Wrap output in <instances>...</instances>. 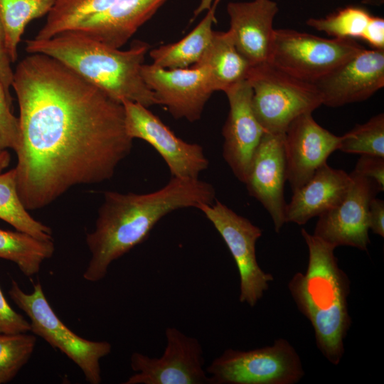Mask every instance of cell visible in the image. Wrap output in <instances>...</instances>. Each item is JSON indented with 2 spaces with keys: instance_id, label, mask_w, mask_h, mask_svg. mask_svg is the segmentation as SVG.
<instances>
[{
  "instance_id": "obj_10",
  "label": "cell",
  "mask_w": 384,
  "mask_h": 384,
  "mask_svg": "<svg viewBox=\"0 0 384 384\" xmlns=\"http://www.w3.org/2000/svg\"><path fill=\"white\" fill-rule=\"evenodd\" d=\"M163 354L149 357L134 352L130 357L135 372L124 384H206L210 379L203 368V351L199 341L176 327L165 331Z\"/></svg>"
},
{
  "instance_id": "obj_4",
  "label": "cell",
  "mask_w": 384,
  "mask_h": 384,
  "mask_svg": "<svg viewBox=\"0 0 384 384\" xmlns=\"http://www.w3.org/2000/svg\"><path fill=\"white\" fill-rule=\"evenodd\" d=\"M301 233L309 250L308 265L304 273L294 274L288 288L314 329L317 348L331 363L338 365L351 325L348 306L350 280L338 266L334 246L304 228Z\"/></svg>"
},
{
  "instance_id": "obj_19",
  "label": "cell",
  "mask_w": 384,
  "mask_h": 384,
  "mask_svg": "<svg viewBox=\"0 0 384 384\" xmlns=\"http://www.w3.org/2000/svg\"><path fill=\"white\" fill-rule=\"evenodd\" d=\"M167 0H117L73 29L113 48L119 49Z\"/></svg>"
},
{
  "instance_id": "obj_29",
  "label": "cell",
  "mask_w": 384,
  "mask_h": 384,
  "mask_svg": "<svg viewBox=\"0 0 384 384\" xmlns=\"http://www.w3.org/2000/svg\"><path fill=\"white\" fill-rule=\"evenodd\" d=\"M36 343L35 334H0V384L10 382L30 359Z\"/></svg>"
},
{
  "instance_id": "obj_27",
  "label": "cell",
  "mask_w": 384,
  "mask_h": 384,
  "mask_svg": "<svg viewBox=\"0 0 384 384\" xmlns=\"http://www.w3.org/2000/svg\"><path fill=\"white\" fill-rule=\"evenodd\" d=\"M345 153L384 157V114L380 113L366 122L356 125L341 136L338 149Z\"/></svg>"
},
{
  "instance_id": "obj_18",
  "label": "cell",
  "mask_w": 384,
  "mask_h": 384,
  "mask_svg": "<svg viewBox=\"0 0 384 384\" xmlns=\"http://www.w3.org/2000/svg\"><path fill=\"white\" fill-rule=\"evenodd\" d=\"M279 11L272 0L230 2L227 12L235 46L252 66L269 61Z\"/></svg>"
},
{
  "instance_id": "obj_7",
  "label": "cell",
  "mask_w": 384,
  "mask_h": 384,
  "mask_svg": "<svg viewBox=\"0 0 384 384\" xmlns=\"http://www.w3.org/2000/svg\"><path fill=\"white\" fill-rule=\"evenodd\" d=\"M206 371L210 384H295L304 375L299 354L284 338L249 351L226 349Z\"/></svg>"
},
{
  "instance_id": "obj_11",
  "label": "cell",
  "mask_w": 384,
  "mask_h": 384,
  "mask_svg": "<svg viewBox=\"0 0 384 384\" xmlns=\"http://www.w3.org/2000/svg\"><path fill=\"white\" fill-rule=\"evenodd\" d=\"M122 104L127 134L151 145L165 161L171 177L196 179L208 169L209 161L201 145L176 137L147 107L128 100Z\"/></svg>"
},
{
  "instance_id": "obj_34",
  "label": "cell",
  "mask_w": 384,
  "mask_h": 384,
  "mask_svg": "<svg viewBox=\"0 0 384 384\" xmlns=\"http://www.w3.org/2000/svg\"><path fill=\"white\" fill-rule=\"evenodd\" d=\"M360 38L373 49L384 50V19L372 16Z\"/></svg>"
},
{
  "instance_id": "obj_36",
  "label": "cell",
  "mask_w": 384,
  "mask_h": 384,
  "mask_svg": "<svg viewBox=\"0 0 384 384\" xmlns=\"http://www.w3.org/2000/svg\"><path fill=\"white\" fill-rule=\"evenodd\" d=\"M11 161L10 154L6 150L0 149V174L9 165Z\"/></svg>"
},
{
  "instance_id": "obj_23",
  "label": "cell",
  "mask_w": 384,
  "mask_h": 384,
  "mask_svg": "<svg viewBox=\"0 0 384 384\" xmlns=\"http://www.w3.org/2000/svg\"><path fill=\"white\" fill-rule=\"evenodd\" d=\"M54 251L53 240L0 228V258L14 262L26 277L38 274L42 263L51 257Z\"/></svg>"
},
{
  "instance_id": "obj_15",
  "label": "cell",
  "mask_w": 384,
  "mask_h": 384,
  "mask_svg": "<svg viewBox=\"0 0 384 384\" xmlns=\"http://www.w3.org/2000/svg\"><path fill=\"white\" fill-rule=\"evenodd\" d=\"M229 112L223 127V156L235 176L245 183L253 155L266 132L252 104V90L247 80L224 92Z\"/></svg>"
},
{
  "instance_id": "obj_16",
  "label": "cell",
  "mask_w": 384,
  "mask_h": 384,
  "mask_svg": "<svg viewBox=\"0 0 384 384\" xmlns=\"http://www.w3.org/2000/svg\"><path fill=\"white\" fill-rule=\"evenodd\" d=\"M284 134L265 132L253 155L245 181L249 194L269 213L276 233L285 221L287 181Z\"/></svg>"
},
{
  "instance_id": "obj_22",
  "label": "cell",
  "mask_w": 384,
  "mask_h": 384,
  "mask_svg": "<svg viewBox=\"0 0 384 384\" xmlns=\"http://www.w3.org/2000/svg\"><path fill=\"white\" fill-rule=\"evenodd\" d=\"M220 0H215L205 17L181 40L150 50L152 64L166 69L186 68L201 59L210 43L215 21V13Z\"/></svg>"
},
{
  "instance_id": "obj_14",
  "label": "cell",
  "mask_w": 384,
  "mask_h": 384,
  "mask_svg": "<svg viewBox=\"0 0 384 384\" xmlns=\"http://www.w3.org/2000/svg\"><path fill=\"white\" fill-rule=\"evenodd\" d=\"M313 84L328 107L366 100L384 86V50L363 48Z\"/></svg>"
},
{
  "instance_id": "obj_26",
  "label": "cell",
  "mask_w": 384,
  "mask_h": 384,
  "mask_svg": "<svg viewBox=\"0 0 384 384\" xmlns=\"http://www.w3.org/2000/svg\"><path fill=\"white\" fill-rule=\"evenodd\" d=\"M117 0H54L46 21L34 38H50L73 29L85 19L107 9Z\"/></svg>"
},
{
  "instance_id": "obj_6",
  "label": "cell",
  "mask_w": 384,
  "mask_h": 384,
  "mask_svg": "<svg viewBox=\"0 0 384 384\" xmlns=\"http://www.w3.org/2000/svg\"><path fill=\"white\" fill-rule=\"evenodd\" d=\"M9 295L30 319L33 334L60 350L78 366L86 381L90 384L102 382L100 361L110 353L112 345L109 342L90 341L75 334L56 315L39 282L34 284L33 292L28 294L16 281L11 279Z\"/></svg>"
},
{
  "instance_id": "obj_5",
  "label": "cell",
  "mask_w": 384,
  "mask_h": 384,
  "mask_svg": "<svg viewBox=\"0 0 384 384\" xmlns=\"http://www.w3.org/2000/svg\"><path fill=\"white\" fill-rule=\"evenodd\" d=\"M246 80L252 90L255 114L266 132L284 134L299 115L322 105L315 85L267 62L252 66Z\"/></svg>"
},
{
  "instance_id": "obj_13",
  "label": "cell",
  "mask_w": 384,
  "mask_h": 384,
  "mask_svg": "<svg viewBox=\"0 0 384 384\" xmlns=\"http://www.w3.org/2000/svg\"><path fill=\"white\" fill-rule=\"evenodd\" d=\"M350 174L351 183L346 193L319 216L313 235L335 247L351 246L367 250L369 205L379 191L372 180L353 171Z\"/></svg>"
},
{
  "instance_id": "obj_8",
  "label": "cell",
  "mask_w": 384,
  "mask_h": 384,
  "mask_svg": "<svg viewBox=\"0 0 384 384\" xmlns=\"http://www.w3.org/2000/svg\"><path fill=\"white\" fill-rule=\"evenodd\" d=\"M363 48L353 38H324L292 29H274L268 63L313 83Z\"/></svg>"
},
{
  "instance_id": "obj_12",
  "label": "cell",
  "mask_w": 384,
  "mask_h": 384,
  "mask_svg": "<svg viewBox=\"0 0 384 384\" xmlns=\"http://www.w3.org/2000/svg\"><path fill=\"white\" fill-rule=\"evenodd\" d=\"M141 73L159 105H164L177 119L198 120L214 92L208 73L202 66L166 69L152 63L143 64Z\"/></svg>"
},
{
  "instance_id": "obj_2",
  "label": "cell",
  "mask_w": 384,
  "mask_h": 384,
  "mask_svg": "<svg viewBox=\"0 0 384 384\" xmlns=\"http://www.w3.org/2000/svg\"><path fill=\"white\" fill-rule=\"evenodd\" d=\"M215 200L212 184L199 178L171 177L160 189L137 194L106 191L95 230L86 235L91 258L83 278L102 280L110 265L146 240L156 224L179 209L198 208Z\"/></svg>"
},
{
  "instance_id": "obj_21",
  "label": "cell",
  "mask_w": 384,
  "mask_h": 384,
  "mask_svg": "<svg viewBox=\"0 0 384 384\" xmlns=\"http://www.w3.org/2000/svg\"><path fill=\"white\" fill-rule=\"evenodd\" d=\"M194 65L206 70L214 92H225L246 80L251 68L236 48L229 31H214L210 45Z\"/></svg>"
},
{
  "instance_id": "obj_24",
  "label": "cell",
  "mask_w": 384,
  "mask_h": 384,
  "mask_svg": "<svg viewBox=\"0 0 384 384\" xmlns=\"http://www.w3.org/2000/svg\"><path fill=\"white\" fill-rule=\"evenodd\" d=\"M0 219L37 239L53 240L51 229L34 219L22 203L15 168L0 174Z\"/></svg>"
},
{
  "instance_id": "obj_32",
  "label": "cell",
  "mask_w": 384,
  "mask_h": 384,
  "mask_svg": "<svg viewBox=\"0 0 384 384\" xmlns=\"http://www.w3.org/2000/svg\"><path fill=\"white\" fill-rule=\"evenodd\" d=\"M353 171L372 180L379 192L384 191V157L361 155Z\"/></svg>"
},
{
  "instance_id": "obj_31",
  "label": "cell",
  "mask_w": 384,
  "mask_h": 384,
  "mask_svg": "<svg viewBox=\"0 0 384 384\" xmlns=\"http://www.w3.org/2000/svg\"><path fill=\"white\" fill-rule=\"evenodd\" d=\"M31 324L9 304L0 287V334L31 331Z\"/></svg>"
},
{
  "instance_id": "obj_33",
  "label": "cell",
  "mask_w": 384,
  "mask_h": 384,
  "mask_svg": "<svg viewBox=\"0 0 384 384\" xmlns=\"http://www.w3.org/2000/svg\"><path fill=\"white\" fill-rule=\"evenodd\" d=\"M11 63L6 49L5 31L0 19V82L9 96H11L10 88L14 78Z\"/></svg>"
},
{
  "instance_id": "obj_17",
  "label": "cell",
  "mask_w": 384,
  "mask_h": 384,
  "mask_svg": "<svg viewBox=\"0 0 384 384\" xmlns=\"http://www.w3.org/2000/svg\"><path fill=\"white\" fill-rule=\"evenodd\" d=\"M341 136L320 126L306 112L294 119L284 132L287 181L292 191L304 185L316 171L338 150Z\"/></svg>"
},
{
  "instance_id": "obj_38",
  "label": "cell",
  "mask_w": 384,
  "mask_h": 384,
  "mask_svg": "<svg viewBox=\"0 0 384 384\" xmlns=\"http://www.w3.org/2000/svg\"><path fill=\"white\" fill-rule=\"evenodd\" d=\"M362 3L370 6H381L384 3V0H362Z\"/></svg>"
},
{
  "instance_id": "obj_3",
  "label": "cell",
  "mask_w": 384,
  "mask_h": 384,
  "mask_svg": "<svg viewBox=\"0 0 384 384\" xmlns=\"http://www.w3.org/2000/svg\"><path fill=\"white\" fill-rule=\"evenodd\" d=\"M149 48L136 41L128 50L113 48L71 29L47 39L27 40L25 50L55 58L119 102L148 108L159 105L141 73Z\"/></svg>"
},
{
  "instance_id": "obj_35",
  "label": "cell",
  "mask_w": 384,
  "mask_h": 384,
  "mask_svg": "<svg viewBox=\"0 0 384 384\" xmlns=\"http://www.w3.org/2000/svg\"><path fill=\"white\" fill-rule=\"evenodd\" d=\"M368 226L374 234L384 237V201L375 196L369 205Z\"/></svg>"
},
{
  "instance_id": "obj_25",
  "label": "cell",
  "mask_w": 384,
  "mask_h": 384,
  "mask_svg": "<svg viewBox=\"0 0 384 384\" xmlns=\"http://www.w3.org/2000/svg\"><path fill=\"white\" fill-rule=\"evenodd\" d=\"M54 0H0V19L11 63L17 60L18 45L26 26L33 20L47 15Z\"/></svg>"
},
{
  "instance_id": "obj_1",
  "label": "cell",
  "mask_w": 384,
  "mask_h": 384,
  "mask_svg": "<svg viewBox=\"0 0 384 384\" xmlns=\"http://www.w3.org/2000/svg\"><path fill=\"white\" fill-rule=\"evenodd\" d=\"M11 87L19 107L17 190L26 210L110 179L129 154L123 104L55 58L29 53Z\"/></svg>"
},
{
  "instance_id": "obj_30",
  "label": "cell",
  "mask_w": 384,
  "mask_h": 384,
  "mask_svg": "<svg viewBox=\"0 0 384 384\" xmlns=\"http://www.w3.org/2000/svg\"><path fill=\"white\" fill-rule=\"evenodd\" d=\"M12 97L0 82V149L16 150L19 140L18 118L11 111Z\"/></svg>"
},
{
  "instance_id": "obj_9",
  "label": "cell",
  "mask_w": 384,
  "mask_h": 384,
  "mask_svg": "<svg viewBox=\"0 0 384 384\" xmlns=\"http://www.w3.org/2000/svg\"><path fill=\"white\" fill-rule=\"evenodd\" d=\"M197 208L213 225L234 259L240 277L239 301L255 306L274 279L257 260L256 243L262 230L216 199Z\"/></svg>"
},
{
  "instance_id": "obj_20",
  "label": "cell",
  "mask_w": 384,
  "mask_h": 384,
  "mask_svg": "<svg viewBox=\"0 0 384 384\" xmlns=\"http://www.w3.org/2000/svg\"><path fill=\"white\" fill-rule=\"evenodd\" d=\"M351 183L350 174L326 163L312 177L293 192L285 208V221L302 225L335 206L345 196Z\"/></svg>"
},
{
  "instance_id": "obj_28",
  "label": "cell",
  "mask_w": 384,
  "mask_h": 384,
  "mask_svg": "<svg viewBox=\"0 0 384 384\" xmlns=\"http://www.w3.org/2000/svg\"><path fill=\"white\" fill-rule=\"evenodd\" d=\"M371 15L364 9L347 6L324 18H311L306 24L333 38H361Z\"/></svg>"
},
{
  "instance_id": "obj_37",
  "label": "cell",
  "mask_w": 384,
  "mask_h": 384,
  "mask_svg": "<svg viewBox=\"0 0 384 384\" xmlns=\"http://www.w3.org/2000/svg\"><path fill=\"white\" fill-rule=\"evenodd\" d=\"M212 1L213 0H202L200 6L197 9L196 11L195 12L196 15H197V14L200 13L201 11H202L203 10L206 9H209L210 6H211Z\"/></svg>"
}]
</instances>
